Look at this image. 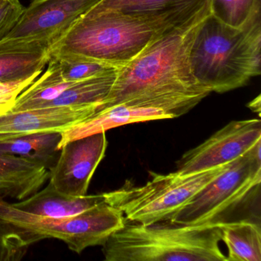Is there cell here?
Segmentation results:
<instances>
[{
  "instance_id": "cb8c5ba5",
  "label": "cell",
  "mask_w": 261,
  "mask_h": 261,
  "mask_svg": "<svg viewBox=\"0 0 261 261\" xmlns=\"http://www.w3.org/2000/svg\"><path fill=\"white\" fill-rule=\"evenodd\" d=\"M24 9L19 0H0V40L13 30Z\"/></svg>"
},
{
  "instance_id": "5bb4252c",
  "label": "cell",
  "mask_w": 261,
  "mask_h": 261,
  "mask_svg": "<svg viewBox=\"0 0 261 261\" xmlns=\"http://www.w3.org/2000/svg\"><path fill=\"white\" fill-rule=\"evenodd\" d=\"M103 194L74 196L59 192L51 183L25 199L13 203L24 212L48 218L74 216L105 202Z\"/></svg>"
},
{
  "instance_id": "7402d4cb",
  "label": "cell",
  "mask_w": 261,
  "mask_h": 261,
  "mask_svg": "<svg viewBox=\"0 0 261 261\" xmlns=\"http://www.w3.org/2000/svg\"><path fill=\"white\" fill-rule=\"evenodd\" d=\"M56 58L64 80L77 82L117 71L120 67L93 59L82 58Z\"/></svg>"
},
{
  "instance_id": "277c9868",
  "label": "cell",
  "mask_w": 261,
  "mask_h": 261,
  "mask_svg": "<svg viewBox=\"0 0 261 261\" xmlns=\"http://www.w3.org/2000/svg\"><path fill=\"white\" fill-rule=\"evenodd\" d=\"M221 222L179 224L125 223L103 244L107 261H227Z\"/></svg>"
},
{
  "instance_id": "d6986e66",
  "label": "cell",
  "mask_w": 261,
  "mask_h": 261,
  "mask_svg": "<svg viewBox=\"0 0 261 261\" xmlns=\"http://www.w3.org/2000/svg\"><path fill=\"white\" fill-rule=\"evenodd\" d=\"M221 241L227 246V261H260V227L247 221L221 223Z\"/></svg>"
},
{
  "instance_id": "e0dca14e",
  "label": "cell",
  "mask_w": 261,
  "mask_h": 261,
  "mask_svg": "<svg viewBox=\"0 0 261 261\" xmlns=\"http://www.w3.org/2000/svg\"><path fill=\"white\" fill-rule=\"evenodd\" d=\"M211 0H101L88 13L118 12L127 14L159 15L197 12L210 4Z\"/></svg>"
},
{
  "instance_id": "9a60e30c",
  "label": "cell",
  "mask_w": 261,
  "mask_h": 261,
  "mask_svg": "<svg viewBox=\"0 0 261 261\" xmlns=\"http://www.w3.org/2000/svg\"><path fill=\"white\" fill-rule=\"evenodd\" d=\"M50 44L31 42L0 49V82L41 74L50 57Z\"/></svg>"
},
{
  "instance_id": "3957f363",
  "label": "cell",
  "mask_w": 261,
  "mask_h": 261,
  "mask_svg": "<svg viewBox=\"0 0 261 261\" xmlns=\"http://www.w3.org/2000/svg\"><path fill=\"white\" fill-rule=\"evenodd\" d=\"M260 14L245 27L233 28L208 14L198 27L189 51L191 71L212 92L247 85L260 74Z\"/></svg>"
},
{
  "instance_id": "9c48e42d",
  "label": "cell",
  "mask_w": 261,
  "mask_h": 261,
  "mask_svg": "<svg viewBox=\"0 0 261 261\" xmlns=\"http://www.w3.org/2000/svg\"><path fill=\"white\" fill-rule=\"evenodd\" d=\"M261 141L259 119L233 120L196 147L183 154L175 172L186 175L227 164Z\"/></svg>"
},
{
  "instance_id": "603a6c76",
  "label": "cell",
  "mask_w": 261,
  "mask_h": 261,
  "mask_svg": "<svg viewBox=\"0 0 261 261\" xmlns=\"http://www.w3.org/2000/svg\"><path fill=\"white\" fill-rule=\"evenodd\" d=\"M39 75L40 74H36L20 80L0 82V115L12 111L19 94Z\"/></svg>"
},
{
  "instance_id": "4fadbf2b",
  "label": "cell",
  "mask_w": 261,
  "mask_h": 261,
  "mask_svg": "<svg viewBox=\"0 0 261 261\" xmlns=\"http://www.w3.org/2000/svg\"><path fill=\"white\" fill-rule=\"evenodd\" d=\"M49 170L33 160L0 154V197L22 201L40 190Z\"/></svg>"
},
{
  "instance_id": "44dd1931",
  "label": "cell",
  "mask_w": 261,
  "mask_h": 261,
  "mask_svg": "<svg viewBox=\"0 0 261 261\" xmlns=\"http://www.w3.org/2000/svg\"><path fill=\"white\" fill-rule=\"evenodd\" d=\"M210 13L222 23L241 29L260 14V0H211Z\"/></svg>"
},
{
  "instance_id": "7c38bea8",
  "label": "cell",
  "mask_w": 261,
  "mask_h": 261,
  "mask_svg": "<svg viewBox=\"0 0 261 261\" xmlns=\"http://www.w3.org/2000/svg\"><path fill=\"white\" fill-rule=\"evenodd\" d=\"M172 118L169 113L155 108L114 105L98 110L80 123L62 131L58 149L60 150L64 145L72 140L107 132L124 125Z\"/></svg>"
},
{
  "instance_id": "ffe728a7",
  "label": "cell",
  "mask_w": 261,
  "mask_h": 261,
  "mask_svg": "<svg viewBox=\"0 0 261 261\" xmlns=\"http://www.w3.org/2000/svg\"><path fill=\"white\" fill-rule=\"evenodd\" d=\"M117 70L109 74L75 82L57 98L47 103L43 108L101 105L112 89L117 77Z\"/></svg>"
},
{
  "instance_id": "5b68a950",
  "label": "cell",
  "mask_w": 261,
  "mask_h": 261,
  "mask_svg": "<svg viewBox=\"0 0 261 261\" xmlns=\"http://www.w3.org/2000/svg\"><path fill=\"white\" fill-rule=\"evenodd\" d=\"M125 223L123 212L105 201L74 216L54 218L24 212L0 197V230L14 233L28 247L56 238L81 253L88 247L103 245Z\"/></svg>"
},
{
  "instance_id": "8992f818",
  "label": "cell",
  "mask_w": 261,
  "mask_h": 261,
  "mask_svg": "<svg viewBox=\"0 0 261 261\" xmlns=\"http://www.w3.org/2000/svg\"><path fill=\"white\" fill-rule=\"evenodd\" d=\"M231 163V162H230ZM230 163L183 175L154 174L143 186L125 185L103 194L105 202L123 212L126 221L150 224L169 221L200 191L227 169Z\"/></svg>"
},
{
  "instance_id": "8fae6325",
  "label": "cell",
  "mask_w": 261,
  "mask_h": 261,
  "mask_svg": "<svg viewBox=\"0 0 261 261\" xmlns=\"http://www.w3.org/2000/svg\"><path fill=\"white\" fill-rule=\"evenodd\" d=\"M100 105L45 107L0 115V137L62 132L96 112Z\"/></svg>"
},
{
  "instance_id": "30bf717a",
  "label": "cell",
  "mask_w": 261,
  "mask_h": 261,
  "mask_svg": "<svg viewBox=\"0 0 261 261\" xmlns=\"http://www.w3.org/2000/svg\"><path fill=\"white\" fill-rule=\"evenodd\" d=\"M108 145L106 132L68 142L60 149L54 166L48 169V182L68 195H87L91 178L105 158Z\"/></svg>"
},
{
  "instance_id": "ba28073f",
  "label": "cell",
  "mask_w": 261,
  "mask_h": 261,
  "mask_svg": "<svg viewBox=\"0 0 261 261\" xmlns=\"http://www.w3.org/2000/svg\"><path fill=\"white\" fill-rule=\"evenodd\" d=\"M101 0H33L13 30L0 40V48L25 42L51 45Z\"/></svg>"
},
{
  "instance_id": "7a4b0ae2",
  "label": "cell",
  "mask_w": 261,
  "mask_h": 261,
  "mask_svg": "<svg viewBox=\"0 0 261 261\" xmlns=\"http://www.w3.org/2000/svg\"><path fill=\"white\" fill-rule=\"evenodd\" d=\"M206 7L197 12L159 15L86 13L51 44L50 56L93 59L121 67L159 35L192 19Z\"/></svg>"
},
{
  "instance_id": "2e32d148",
  "label": "cell",
  "mask_w": 261,
  "mask_h": 261,
  "mask_svg": "<svg viewBox=\"0 0 261 261\" xmlns=\"http://www.w3.org/2000/svg\"><path fill=\"white\" fill-rule=\"evenodd\" d=\"M62 132H44L0 137V154L33 160L49 169L59 157Z\"/></svg>"
},
{
  "instance_id": "ac0fdd59",
  "label": "cell",
  "mask_w": 261,
  "mask_h": 261,
  "mask_svg": "<svg viewBox=\"0 0 261 261\" xmlns=\"http://www.w3.org/2000/svg\"><path fill=\"white\" fill-rule=\"evenodd\" d=\"M47 65L44 74L19 94L11 111L43 108L75 83L64 80L56 58L51 56Z\"/></svg>"
},
{
  "instance_id": "52a82bcc",
  "label": "cell",
  "mask_w": 261,
  "mask_h": 261,
  "mask_svg": "<svg viewBox=\"0 0 261 261\" xmlns=\"http://www.w3.org/2000/svg\"><path fill=\"white\" fill-rule=\"evenodd\" d=\"M261 141L200 191L169 221L179 224H201L214 219L241 202L261 181Z\"/></svg>"
},
{
  "instance_id": "484cf974",
  "label": "cell",
  "mask_w": 261,
  "mask_h": 261,
  "mask_svg": "<svg viewBox=\"0 0 261 261\" xmlns=\"http://www.w3.org/2000/svg\"><path fill=\"white\" fill-rule=\"evenodd\" d=\"M247 107L251 110L253 112L257 113L258 114H260V96H258L256 98L253 99L252 101L247 105Z\"/></svg>"
},
{
  "instance_id": "d4e9b609",
  "label": "cell",
  "mask_w": 261,
  "mask_h": 261,
  "mask_svg": "<svg viewBox=\"0 0 261 261\" xmlns=\"http://www.w3.org/2000/svg\"><path fill=\"white\" fill-rule=\"evenodd\" d=\"M28 247L14 233L0 230V261L19 260L25 256Z\"/></svg>"
},
{
  "instance_id": "6da1fadb",
  "label": "cell",
  "mask_w": 261,
  "mask_h": 261,
  "mask_svg": "<svg viewBox=\"0 0 261 261\" xmlns=\"http://www.w3.org/2000/svg\"><path fill=\"white\" fill-rule=\"evenodd\" d=\"M210 5L192 19L168 29L117 70L109 95L98 110L114 105L155 108L179 117L211 91L192 74L189 51Z\"/></svg>"
}]
</instances>
